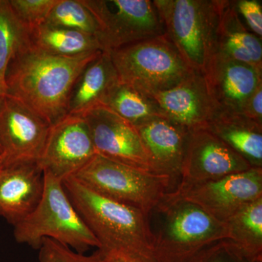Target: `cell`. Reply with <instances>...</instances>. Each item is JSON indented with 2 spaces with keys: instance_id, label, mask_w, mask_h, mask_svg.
Masks as SVG:
<instances>
[{
  "instance_id": "obj_1",
  "label": "cell",
  "mask_w": 262,
  "mask_h": 262,
  "mask_svg": "<svg viewBox=\"0 0 262 262\" xmlns=\"http://www.w3.org/2000/svg\"><path fill=\"white\" fill-rule=\"evenodd\" d=\"M101 52L63 58L48 54L27 43L8 65L5 77L7 94L20 100L51 125H54L67 115L76 80Z\"/></svg>"
},
{
  "instance_id": "obj_2",
  "label": "cell",
  "mask_w": 262,
  "mask_h": 262,
  "mask_svg": "<svg viewBox=\"0 0 262 262\" xmlns=\"http://www.w3.org/2000/svg\"><path fill=\"white\" fill-rule=\"evenodd\" d=\"M67 195L103 255L130 262H156L149 215L93 192L73 177L63 181Z\"/></svg>"
},
{
  "instance_id": "obj_3",
  "label": "cell",
  "mask_w": 262,
  "mask_h": 262,
  "mask_svg": "<svg viewBox=\"0 0 262 262\" xmlns=\"http://www.w3.org/2000/svg\"><path fill=\"white\" fill-rule=\"evenodd\" d=\"M149 220L156 262H180L227 238L225 224L172 191L149 213Z\"/></svg>"
},
{
  "instance_id": "obj_4",
  "label": "cell",
  "mask_w": 262,
  "mask_h": 262,
  "mask_svg": "<svg viewBox=\"0 0 262 262\" xmlns=\"http://www.w3.org/2000/svg\"><path fill=\"white\" fill-rule=\"evenodd\" d=\"M165 35L188 67L203 74L216 53L225 0H155Z\"/></svg>"
},
{
  "instance_id": "obj_5",
  "label": "cell",
  "mask_w": 262,
  "mask_h": 262,
  "mask_svg": "<svg viewBox=\"0 0 262 262\" xmlns=\"http://www.w3.org/2000/svg\"><path fill=\"white\" fill-rule=\"evenodd\" d=\"M44 176V192L39 204L14 226L16 242L39 250L43 239L50 238L80 253L98 248L97 239L75 209L62 181L45 172Z\"/></svg>"
},
{
  "instance_id": "obj_6",
  "label": "cell",
  "mask_w": 262,
  "mask_h": 262,
  "mask_svg": "<svg viewBox=\"0 0 262 262\" xmlns=\"http://www.w3.org/2000/svg\"><path fill=\"white\" fill-rule=\"evenodd\" d=\"M93 192L149 215L169 192L175 189L171 179L134 168L96 155L73 176Z\"/></svg>"
},
{
  "instance_id": "obj_7",
  "label": "cell",
  "mask_w": 262,
  "mask_h": 262,
  "mask_svg": "<svg viewBox=\"0 0 262 262\" xmlns=\"http://www.w3.org/2000/svg\"><path fill=\"white\" fill-rule=\"evenodd\" d=\"M108 52L119 80L149 96L173 87L193 72L165 34Z\"/></svg>"
},
{
  "instance_id": "obj_8",
  "label": "cell",
  "mask_w": 262,
  "mask_h": 262,
  "mask_svg": "<svg viewBox=\"0 0 262 262\" xmlns=\"http://www.w3.org/2000/svg\"><path fill=\"white\" fill-rule=\"evenodd\" d=\"M94 15L99 42L106 51L165 34L151 0H81Z\"/></svg>"
},
{
  "instance_id": "obj_9",
  "label": "cell",
  "mask_w": 262,
  "mask_h": 262,
  "mask_svg": "<svg viewBox=\"0 0 262 262\" xmlns=\"http://www.w3.org/2000/svg\"><path fill=\"white\" fill-rule=\"evenodd\" d=\"M172 192L225 224L244 207L261 198L262 168H251L199 184H179Z\"/></svg>"
},
{
  "instance_id": "obj_10",
  "label": "cell",
  "mask_w": 262,
  "mask_h": 262,
  "mask_svg": "<svg viewBox=\"0 0 262 262\" xmlns=\"http://www.w3.org/2000/svg\"><path fill=\"white\" fill-rule=\"evenodd\" d=\"M51 124L20 100L6 94L0 99V152L3 163L38 161Z\"/></svg>"
},
{
  "instance_id": "obj_11",
  "label": "cell",
  "mask_w": 262,
  "mask_h": 262,
  "mask_svg": "<svg viewBox=\"0 0 262 262\" xmlns=\"http://www.w3.org/2000/svg\"><path fill=\"white\" fill-rule=\"evenodd\" d=\"M96 155L84 117L67 115L51 125L38 164L43 172L63 182L73 177Z\"/></svg>"
},
{
  "instance_id": "obj_12",
  "label": "cell",
  "mask_w": 262,
  "mask_h": 262,
  "mask_svg": "<svg viewBox=\"0 0 262 262\" xmlns=\"http://www.w3.org/2000/svg\"><path fill=\"white\" fill-rule=\"evenodd\" d=\"M83 117L96 154L153 173L140 136L132 124L103 105L89 110Z\"/></svg>"
},
{
  "instance_id": "obj_13",
  "label": "cell",
  "mask_w": 262,
  "mask_h": 262,
  "mask_svg": "<svg viewBox=\"0 0 262 262\" xmlns=\"http://www.w3.org/2000/svg\"><path fill=\"white\" fill-rule=\"evenodd\" d=\"M251 165L206 128L189 131L179 184H199L241 173Z\"/></svg>"
},
{
  "instance_id": "obj_14",
  "label": "cell",
  "mask_w": 262,
  "mask_h": 262,
  "mask_svg": "<svg viewBox=\"0 0 262 262\" xmlns=\"http://www.w3.org/2000/svg\"><path fill=\"white\" fill-rule=\"evenodd\" d=\"M150 96L164 116L189 132L206 128L218 112L203 74L195 71L173 87Z\"/></svg>"
},
{
  "instance_id": "obj_15",
  "label": "cell",
  "mask_w": 262,
  "mask_h": 262,
  "mask_svg": "<svg viewBox=\"0 0 262 262\" xmlns=\"http://www.w3.org/2000/svg\"><path fill=\"white\" fill-rule=\"evenodd\" d=\"M45 176L38 161L3 163L0 172V217L14 226L25 220L39 204Z\"/></svg>"
},
{
  "instance_id": "obj_16",
  "label": "cell",
  "mask_w": 262,
  "mask_h": 262,
  "mask_svg": "<svg viewBox=\"0 0 262 262\" xmlns=\"http://www.w3.org/2000/svg\"><path fill=\"white\" fill-rule=\"evenodd\" d=\"M218 111L242 113L249 96L262 82V72L251 66L215 55L203 73Z\"/></svg>"
},
{
  "instance_id": "obj_17",
  "label": "cell",
  "mask_w": 262,
  "mask_h": 262,
  "mask_svg": "<svg viewBox=\"0 0 262 262\" xmlns=\"http://www.w3.org/2000/svg\"><path fill=\"white\" fill-rule=\"evenodd\" d=\"M135 127L153 173L169 177L176 189L180 181L189 131L166 117H157Z\"/></svg>"
},
{
  "instance_id": "obj_18",
  "label": "cell",
  "mask_w": 262,
  "mask_h": 262,
  "mask_svg": "<svg viewBox=\"0 0 262 262\" xmlns=\"http://www.w3.org/2000/svg\"><path fill=\"white\" fill-rule=\"evenodd\" d=\"M215 55L251 66L262 72L261 38L247 28L229 0H225L221 15Z\"/></svg>"
},
{
  "instance_id": "obj_19",
  "label": "cell",
  "mask_w": 262,
  "mask_h": 262,
  "mask_svg": "<svg viewBox=\"0 0 262 262\" xmlns=\"http://www.w3.org/2000/svg\"><path fill=\"white\" fill-rule=\"evenodd\" d=\"M252 168H262V125L244 114L217 112L206 127Z\"/></svg>"
},
{
  "instance_id": "obj_20",
  "label": "cell",
  "mask_w": 262,
  "mask_h": 262,
  "mask_svg": "<svg viewBox=\"0 0 262 262\" xmlns=\"http://www.w3.org/2000/svg\"><path fill=\"white\" fill-rule=\"evenodd\" d=\"M119 80L108 51L90 62L76 80L70 96L67 115H80L102 103L110 88Z\"/></svg>"
},
{
  "instance_id": "obj_21",
  "label": "cell",
  "mask_w": 262,
  "mask_h": 262,
  "mask_svg": "<svg viewBox=\"0 0 262 262\" xmlns=\"http://www.w3.org/2000/svg\"><path fill=\"white\" fill-rule=\"evenodd\" d=\"M28 43L39 51L63 58L104 51L94 36L44 24L28 31Z\"/></svg>"
},
{
  "instance_id": "obj_22",
  "label": "cell",
  "mask_w": 262,
  "mask_h": 262,
  "mask_svg": "<svg viewBox=\"0 0 262 262\" xmlns=\"http://www.w3.org/2000/svg\"><path fill=\"white\" fill-rule=\"evenodd\" d=\"M101 105L134 127L157 117H165L151 96L120 80L108 90Z\"/></svg>"
},
{
  "instance_id": "obj_23",
  "label": "cell",
  "mask_w": 262,
  "mask_h": 262,
  "mask_svg": "<svg viewBox=\"0 0 262 262\" xmlns=\"http://www.w3.org/2000/svg\"><path fill=\"white\" fill-rule=\"evenodd\" d=\"M225 226L227 239L250 258H262V196L237 211Z\"/></svg>"
},
{
  "instance_id": "obj_24",
  "label": "cell",
  "mask_w": 262,
  "mask_h": 262,
  "mask_svg": "<svg viewBox=\"0 0 262 262\" xmlns=\"http://www.w3.org/2000/svg\"><path fill=\"white\" fill-rule=\"evenodd\" d=\"M28 43V30L17 18L9 0H0V99L7 94V70L12 58Z\"/></svg>"
},
{
  "instance_id": "obj_25",
  "label": "cell",
  "mask_w": 262,
  "mask_h": 262,
  "mask_svg": "<svg viewBox=\"0 0 262 262\" xmlns=\"http://www.w3.org/2000/svg\"><path fill=\"white\" fill-rule=\"evenodd\" d=\"M44 24L84 33L99 41L97 20L81 0H58Z\"/></svg>"
},
{
  "instance_id": "obj_26",
  "label": "cell",
  "mask_w": 262,
  "mask_h": 262,
  "mask_svg": "<svg viewBox=\"0 0 262 262\" xmlns=\"http://www.w3.org/2000/svg\"><path fill=\"white\" fill-rule=\"evenodd\" d=\"M257 260L250 258L229 239H222L205 246L180 262H256Z\"/></svg>"
},
{
  "instance_id": "obj_27",
  "label": "cell",
  "mask_w": 262,
  "mask_h": 262,
  "mask_svg": "<svg viewBox=\"0 0 262 262\" xmlns=\"http://www.w3.org/2000/svg\"><path fill=\"white\" fill-rule=\"evenodd\" d=\"M58 0H9L17 18L29 31L45 23Z\"/></svg>"
},
{
  "instance_id": "obj_28",
  "label": "cell",
  "mask_w": 262,
  "mask_h": 262,
  "mask_svg": "<svg viewBox=\"0 0 262 262\" xmlns=\"http://www.w3.org/2000/svg\"><path fill=\"white\" fill-rule=\"evenodd\" d=\"M39 262H106V258L99 251L91 255L76 252L50 238L43 239L39 248Z\"/></svg>"
},
{
  "instance_id": "obj_29",
  "label": "cell",
  "mask_w": 262,
  "mask_h": 262,
  "mask_svg": "<svg viewBox=\"0 0 262 262\" xmlns=\"http://www.w3.org/2000/svg\"><path fill=\"white\" fill-rule=\"evenodd\" d=\"M241 18L244 19L246 27L253 34L262 37V5L258 0L232 1Z\"/></svg>"
},
{
  "instance_id": "obj_30",
  "label": "cell",
  "mask_w": 262,
  "mask_h": 262,
  "mask_svg": "<svg viewBox=\"0 0 262 262\" xmlns=\"http://www.w3.org/2000/svg\"><path fill=\"white\" fill-rule=\"evenodd\" d=\"M242 114L262 125V82L248 98Z\"/></svg>"
},
{
  "instance_id": "obj_31",
  "label": "cell",
  "mask_w": 262,
  "mask_h": 262,
  "mask_svg": "<svg viewBox=\"0 0 262 262\" xmlns=\"http://www.w3.org/2000/svg\"><path fill=\"white\" fill-rule=\"evenodd\" d=\"M103 256L106 258V262H130L121 256H117V255L108 254L103 255Z\"/></svg>"
},
{
  "instance_id": "obj_32",
  "label": "cell",
  "mask_w": 262,
  "mask_h": 262,
  "mask_svg": "<svg viewBox=\"0 0 262 262\" xmlns=\"http://www.w3.org/2000/svg\"><path fill=\"white\" fill-rule=\"evenodd\" d=\"M3 157H2V155H0V172H1L2 168H3Z\"/></svg>"
},
{
  "instance_id": "obj_33",
  "label": "cell",
  "mask_w": 262,
  "mask_h": 262,
  "mask_svg": "<svg viewBox=\"0 0 262 262\" xmlns=\"http://www.w3.org/2000/svg\"><path fill=\"white\" fill-rule=\"evenodd\" d=\"M0 154H1V152H0Z\"/></svg>"
}]
</instances>
